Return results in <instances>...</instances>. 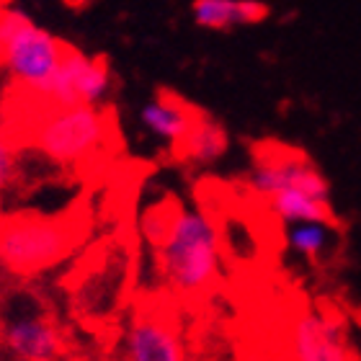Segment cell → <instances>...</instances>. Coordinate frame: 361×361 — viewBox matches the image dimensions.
<instances>
[{"instance_id":"18","label":"cell","mask_w":361,"mask_h":361,"mask_svg":"<svg viewBox=\"0 0 361 361\" xmlns=\"http://www.w3.org/2000/svg\"><path fill=\"white\" fill-rule=\"evenodd\" d=\"M6 6H8V0H0V11H3Z\"/></svg>"},{"instance_id":"5","label":"cell","mask_w":361,"mask_h":361,"mask_svg":"<svg viewBox=\"0 0 361 361\" xmlns=\"http://www.w3.org/2000/svg\"><path fill=\"white\" fill-rule=\"evenodd\" d=\"M119 361H191V354L178 320L160 305H142L121 328Z\"/></svg>"},{"instance_id":"13","label":"cell","mask_w":361,"mask_h":361,"mask_svg":"<svg viewBox=\"0 0 361 361\" xmlns=\"http://www.w3.org/2000/svg\"><path fill=\"white\" fill-rule=\"evenodd\" d=\"M266 209L281 225L297 222H333V207L325 199L305 194V191H281L276 196L264 199Z\"/></svg>"},{"instance_id":"11","label":"cell","mask_w":361,"mask_h":361,"mask_svg":"<svg viewBox=\"0 0 361 361\" xmlns=\"http://www.w3.org/2000/svg\"><path fill=\"white\" fill-rule=\"evenodd\" d=\"M269 6L261 0H194L191 18L199 29L233 31L266 21Z\"/></svg>"},{"instance_id":"19","label":"cell","mask_w":361,"mask_h":361,"mask_svg":"<svg viewBox=\"0 0 361 361\" xmlns=\"http://www.w3.org/2000/svg\"><path fill=\"white\" fill-rule=\"evenodd\" d=\"M233 361H238V359H233Z\"/></svg>"},{"instance_id":"3","label":"cell","mask_w":361,"mask_h":361,"mask_svg":"<svg viewBox=\"0 0 361 361\" xmlns=\"http://www.w3.org/2000/svg\"><path fill=\"white\" fill-rule=\"evenodd\" d=\"M3 68L31 96H39L54 70L60 68L68 47L57 34L34 23L26 11L6 6L0 11Z\"/></svg>"},{"instance_id":"2","label":"cell","mask_w":361,"mask_h":361,"mask_svg":"<svg viewBox=\"0 0 361 361\" xmlns=\"http://www.w3.org/2000/svg\"><path fill=\"white\" fill-rule=\"evenodd\" d=\"M80 243V222L47 214L0 219V266L13 276L31 279L60 266Z\"/></svg>"},{"instance_id":"8","label":"cell","mask_w":361,"mask_h":361,"mask_svg":"<svg viewBox=\"0 0 361 361\" xmlns=\"http://www.w3.org/2000/svg\"><path fill=\"white\" fill-rule=\"evenodd\" d=\"M245 186L258 199H269L281 191H305V194L331 202V183L320 168L300 152H276L264 155L253 163L245 176Z\"/></svg>"},{"instance_id":"7","label":"cell","mask_w":361,"mask_h":361,"mask_svg":"<svg viewBox=\"0 0 361 361\" xmlns=\"http://www.w3.org/2000/svg\"><path fill=\"white\" fill-rule=\"evenodd\" d=\"M289 361H354L348 323L325 307H302L286 325Z\"/></svg>"},{"instance_id":"16","label":"cell","mask_w":361,"mask_h":361,"mask_svg":"<svg viewBox=\"0 0 361 361\" xmlns=\"http://www.w3.org/2000/svg\"><path fill=\"white\" fill-rule=\"evenodd\" d=\"M65 3H68V6H73V8H80L85 0H65Z\"/></svg>"},{"instance_id":"15","label":"cell","mask_w":361,"mask_h":361,"mask_svg":"<svg viewBox=\"0 0 361 361\" xmlns=\"http://www.w3.org/2000/svg\"><path fill=\"white\" fill-rule=\"evenodd\" d=\"M16 176V150L11 145V137L6 135V129L0 127V191L13 180Z\"/></svg>"},{"instance_id":"20","label":"cell","mask_w":361,"mask_h":361,"mask_svg":"<svg viewBox=\"0 0 361 361\" xmlns=\"http://www.w3.org/2000/svg\"><path fill=\"white\" fill-rule=\"evenodd\" d=\"M116 361H119V359H116Z\"/></svg>"},{"instance_id":"10","label":"cell","mask_w":361,"mask_h":361,"mask_svg":"<svg viewBox=\"0 0 361 361\" xmlns=\"http://www.w3.org/2000/svg\"><path fill=\"white\" fill-rule=\"evenodd\" d=\"M199 116V109L186 104L180 96L171 93V90H158L152 93L142 106H140V127L158 142L168 145V147H178L183 142V137L188 135V129Z\"/></svg>"},{"instance_id":"4","label":"cell","mask_w":361,"mask_h":361,"mask_svg":"<svg viewBox=\"0 0 361 361\" xmlns=\"http://www.w3.org/2000/svg\"><path fill=\"white\" fill-rule=\"evenodd\" d=\"M111 127L104 106H47L34 124L31 145L52 163L75 166L104 150Z\"/></svg>"},{"instance_id":"6","label":"cell","mask_w":361,"mask_h":361,"mask_svg":"<svg viewBox=\"0 0 361 361\" xmlns=\"http://www.w3.org/2000/svg\"><path fill=\"white\" fill-rule=\"evenodd\" d=\"M114 90V73L106 57L85 54L68 47L60 68L39 93L49 109L54 106H104Z\"/></svg>"},{"instance_id":"9","label":"cell","mask_w":361,"mask_h":361,"mask_svg":"<svg viewBox=\"0 0 361 361\" xmlns=\"http://www.w3.org/2000/svg\"><path fill=\"white\" fill-rule=\"evenodd\" d=\"M3 346L16 361H60L65 354V336L44 310H16L0 331Z\"/></svg>"},{"instance_id":"12","label":"cell","mask_w":361,"mask_h":361,"mask_svg":"<svg viewBox=\"0 0 361 361\" xmlns=\"http://www.w3.org/2000/svg\"><path fill=\"white\" fill-rule=\"evenodd\" d=\"M227 150H230L227 127L209 114L199 111L188 135L183 137V142L176 147V155L191 166H212V163L225 158Z\"/></svg>"},{"instance_id":"14","label":"cell","mask_w":361,"mask_h":361,"mask_svg":"<svg viewBox=\"0 0 361 361\" xmlns=\"http://www.w3.org/2000/svg\"><path fill=\"white\" fill-rule=\"evenodd\" d=\"M333 240H336L333 222H297V225H286L284 233L286 250L312 264H317L331 250Z\"/></svg>"},{"instance_id":"17","label":"cell","mask_w":361,"mask_h":361,"mask_svg":"<svg viewBox=\"0 0 361 361\" xmlns=\"http://www.w3.org/2000/svg\"><path fill=\"white\" fill-rule=\"evenodd\" d=\"M0 68H3V34H0Z\"/></svg>"},{"instance_id":"1","label":"cell","mask_w":361,"mask_h":361,"mask_svg":"<svg viewBox=\"0 0 361 361\" xmlns=\"http://www.w3.org/2000/svg\"><path fill=\"white\" fill-rule=\"evenodd\" d=\"M152 250L160 281L176 297H207L222 276V235L217 219L204 209L173 207Z\"/></svg>"}]
</instances>
